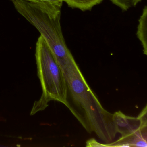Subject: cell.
I'll return each instance as SVG.
<instances>
[{
	"instance_id": "obj_2",
	"label": "cell",
	"mask_w": 147,
	"mask_h": 147,
	"mask_svg": "<svg viewBox=\"0 0 147 147\" xmlns=\"http://www.w3.org/2000/svg\"><path fill=\"white\" fill-rule=\"evenodd\" d=\"M74 102L84 112L88 132H95L105 144L114 140L117 132L113 114L105 109L91 89L78 66L65 77Z\"/></svg>"
},
{
	"instance_id": "obj_4",
	"label": "cell",
	"mask_w": 147,
	"mask_h": 147,
	"mask_svg": "<svg viewBox=\"0 0 147 147\" xmlns=\"http://www.w3.org/2000/svg\"><path fill=\"white\" fill-rule=\"evenodd\" d=\"M113 120L117 133L122 138L135 133L142 128V123L138 117L126 115L121 111L113 114Z\"/></svg>"
},
{
	"instance_id": "obj_8",
	"label": "cell",
	"mask_w": 147,
	"mask_h": 147,
	"mask_svg": "<svg viewBox=\"0 0 147 147\" xmlns=\"http://www.w3.org/2000/svg\"><path fill=\"white\" fill-rule=\"evenodd\" d=\"M112 3L119 7L122 10L127 11L135 7L141 0H110Z\"/></svg>"
},
{
	"instance_id": "obj_5",
	"label": "cell",
	"mask_w": 147,
	"mask_h": 147,
	"mask_svg": "<svg viewBox=\"0 0 147 147\" xmlns=\"http://www.w3.org/2000/svg\"><path fill=\"white\" fill-rule=\"evenodd\" d=\"M147 147V126L142 127L135 133L128 137L121 138L102 147Z\"/></svg>"
},
{
	"instance_id": "obj_7",
	"label": "cell",
	"mask_w": 147,
	"mask_h": 147,
	"mask_svg": "<svg viewBox=\"0 0 147 147\" xmlns=\"http://www.w3.org/2000/svg\"><path fill=\"white\" fill-rule=\"evenodd\" d=\"M70 7L81 11L90 10L94 6L100 4L103 0H63Z\"/></svg>"
},
{
	"instance_id": "obj_1",
	"label": "cell",
	"mask_w": 147,
	"mask_h": 147,
	"mask_svg": "<svg viewBox=\"0 0 147 147\" xmlns=\"http://www.w3.org/2000/svg\"><path fill=\"white\" fill-rule=\"evenodd\" d=\"M16 11L40 34L61 67L64 77L78 67L65 43L60 23L61 7L41 2L12 1Z\"/></svg>"
},
{
	"instance_id": "obj_9",
	"label": "cell",
	"mask_w": 147,
	"mask_h": 147,
	"mask_svg": "<svg viewBox=\"0 0 147 147\" xmlns=\"http://www.w3.org/2000/svg\"><path fill=\"white\" fill-rule=\"evenodd\" d=\"M142 123V127L147 126V105L137 117Z\"/></svg>"
},
{
	"instance_id": "obj_6",
	"label": "cell",
	"mask_w": 147,
	"mask_h": 147,
	"mask_svg": "<svg viewBox=\"0 0 147 147\" xmlns=\"http://www.w3.org/2000/svg\"><path fill=\"white\" fill-rule=\"evenodd\" d=\"M137 35L143 47V53L147 56V6L144 8L139 19Z\"/></svg>"
},
{
	"instance_id": "obj_10",
	"label": "cell",
	"mask_w": 147,
	"mask_h": 147,
	"mask_svg": "<svg viewBox=\"0 0 147 147\" xmlns=\"http://www.w3.org/2000/svg\"><path fill=\"white\" fill-rule=\"evenodd\" d=\"M10 1H13V0H9ZM27 1H32L34 2H41L47 3H51L54 4L57 6L62 7L63 5V0H27Z\"/></svg>"
},
{
	"instance_id": "obj_3",
	"label": "cell",
	"mask_w": 147,
	"mask_h": 147,
	"mask_svg": "<svg viewBox=\"0 0 147 147\" xmlns=\"http://www.w3.org/2000/svg\"><path fill=\"white\" fill-rule=\"evenodd\" d=\"M35 58L43 93L40 99L34 104L31 115L44 110L51 101L62 103L71 110L68 101L69 91L63 72L41 35L36 43Z\"/></svg>"
}]
</instances>
